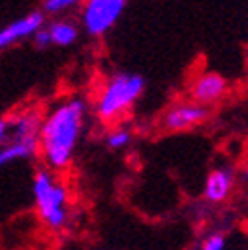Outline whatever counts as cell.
<instances>
[{"instance_id": "3", "label": "cell", "mask_w": 248, "mask_h": 250, "mask_svg": "<svg viewBox=\"0 0 248 250\" xmlns=\"http://www.w3.org/2000/svg\"><path fill=\"white\" fill-rule=\"evenodd\" d=\"M8 121V135L0 147V169L20 161L34 159L40 147V125L42 113L36 107L16 111Z\"/></svg>"}, {"instance_id": "5", "label": "cell", "mask_w": 248, "mask_h": 250, "mask_svg": "<svg viewBox=\"0 0 248 250\" xmlns=\"http://www.w3.org/2000/svg\"><path fill=\"white\" fill-rule=\"evenodd\" d=\"M127 8V0H85L82 4L80 24L85 34L100 38L119 22Z\"/></svg>"}, {"instance_id": "4", "label": "cell", "mask_w": 248, "mask_h": 250, "mask_svg": "<svg viewBox=\"0 0 248 250\" xmlns=\"http://www.w3.org/2000/svg\"><path fill=\"white\" fill-rule=\"evenodd\" d=\"M145 91V78L133 72H117L102 87L96 100V115L103 123H113L125 115Z\"/></svg>"}, {"instance_id": "12", "label": "cell", "mask_w": 248, "mask_h": 250, "mask_svg": "<svg viewBox=\"0 0 248 250\" xmlns=\"http://www.w3.org/2000/svg\"><path fill=\"white\" fill-rule=\"evenodd\" d=\"M85 0H44V14H50V16H62L70 10H76V8H82V4Z\"/></svg>"}, {"instance_id": "7", "label": "cell", "mask_w": 248, "mask_h": 250, "mask_svg": "<svg viewBox=\"0 0 248 250\" xmlns=\"http://www.w3.org/2000/svg\"><path fill=\"white\" fill-rule=\"evenodd\" d=\"M46 26V14L40 10L28 12L4 28H0V50H6L14 44H20L24 40H32V36Z\"/></svg>"}, {"instance_id": "11", "label": "cell", "mask_w": 248, "mask_h": 250, "mask_svg": "<svg viewBox=\"0 0 248 250\" xmlns=\"http://www.w3.org/2000/svg\"><path fill=\"white\" fill-rule=\"evenodd\" d=\"M133 141V133L131 129L127 127H113L105 133V145L111 149V151H123L127 149Z\"/></svg>"}, {"instance_id": "10", "label": "cell", "mask_w": 248, "mask_h": 250, "mask_svg": "<svg viewBox=\"0 0 248 250\" xmlns=\"http://www.w3.org/2000/svg\"><path fill=\"white\" fill-rule=\"evenodd\" d=\"M46 30H48L52 46H58V48L74 46L80 38V26L70 18H56L48 22Z\"/></svg>"}, {"instance_id": "15", "label": "cell", "mask_w": 248, "mask_h": 250, "mask_svg": "<svg viewBox=\"0 0 248 250\" xmlns=\"http://www.w3.org/2000/svg\"><path fill=\"white\" fill-rule=\"evenodd\" d=\"M6 135H8V121L4 117H0V147L4 145Z\"/></svg>"}, {"instance_id": "2", "label": "cell", "mask_w": 248, "mask_h": 250, "mask_svg": "<svg viewBox=\"0 0 248 250\" xmlns=\"http://www.w3.org/2000/svg\"><path fill=\"white\" fill-rule=\"evenodd\" d=\"M32 197L40 221L50 230H64L70 223L68 187L50 169H38L32 179Z\"/></svg>"}, {"instance_id": "14", "label": "cell", "mask_w": 248, "mask_h": 250, "mask_svg": "<svg viewBox=\"0 0 248 250\" xmlns=\"http://www.w3.org/2000/svg\"><path fill=\"white\" fill-rule=\"evenodd\" d=\"M32 44L38 48V50H46V48H50L52 46V42H50V36H48V30H46V26L42 28V30H38V32L32 36Z\"/></svg>"}, {"instance_id": "8", "label": "cell", "mask_w": 248, "mask_h": 250, "mask_svg": "<svg viewBox=\"0 0 248 250\" xmlns=\"http://www.w3.org/2000/svg\"><path fill=\"white\" fill-rule=\"evenodd\" d=\"M228 91V82L225 76L216 74V72H205L197 76L191 83V102L199 105H212L219 104Z\"/></svg>"}, {"instance_id": "6", "label": "cell", "mask_w": 248, "mask_h": 250, "mask_svg": "<svg viewBox=\"0 0 248 250\" xmlns=\"http://www.w3.org/2000/svg\"><path fill=\"white\" fill-rule=\"evenodd\" d=\"M210 109L195 102H177L163 113V127L167 131H189L205 123Z\"/></svg>"}, {"instance_id": "1", "label": "cell", "mask_w": 248, "mask_h": 250, "mask_svg": "<svg viewBox=\"0 0 248 250\" xmlns=\"http://www.w3.org/2000/svg\"><path fill=\"white\" fill-rule=\"evenodd\" d=\"M87 113V102L80 96H72L60 100L46 115H42L38 155L46 169L60 173L70 167L85 131Z\"/></svg>"}, {"instance_id": "13", "label": "cell", "mask_w": 248, "mask_h": 250, "mask_svg": "<svg viewBox=\"0 0 248 250\" xmlns=\"http://www.w3.org/2000/svg\"><path fill=\"white\" fill-rule=\"evenodd\" d=\"M195 250H227V236L223 232H208Z\"/></svg>"}, {"instance_id": "9", "label": "cell", "mask_w": 248, "mask_h": 250, "mask_svg": "<svg viewBox=\"0 0 248 250\" xmlns=\"http://www.w3.org/2000/svg\"><path fill=\"white\" fill-rule=\"evenodd\" d=\"M234 185H236V173L232 167L228 165L214 167L205 179L203 197L212 205H221L232 195Z\"/></svg>"}]
</instances>
